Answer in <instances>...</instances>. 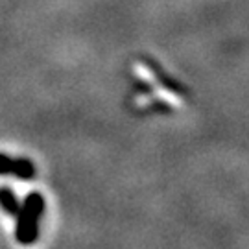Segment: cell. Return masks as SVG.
Wrapping results in <instances>:
<instances>
[{
	"mask_svg": "<svg viewBox=\"0 0 249 249\" xmlns=\"http://www.w3.org/2000/svg\"><path fill=\"white\" fill-rule=\"evenodd\" d=\"M45 213V197L39 192L28 194L17 213L15 236L20 244H34L39 234V218Z\"/></svg>",
	"mask_w": 249,
	"mask_h": 249,
	"instance_id": "obj_1",
	"label": "cell"
},
{
	"mask_svg": "<svg viewBox=\"0 0 249 249\" xmlns=\"http://www.w3.org/2000/svg\"><path fill=\"white\" fill-rule=\"evenodd\" d=\"M0 207L4 209V213H8L9 216H17L20 203L15 197V194L11 192V188L8 187H0Z\"/></svg>",
	"mask_w": 249,
	"mask_h": 249,
	"instance_id": "obj_3",
	"label": "cell"
},
{
	"mask_svg": "<svg viewBox=\"0 0 249 249\" xmlns=\"http://www.w3.org/2000/svg\"><path fill=\"white\" fill-rule=\"evenodd\" d=\"M0 176H15L17 179L30 181L36 176V166L30 159L24 157H8L6 153H0Z\"/></svg>",
	"mask_w": 249,
	"mask_h": 249,
	"instance_id": "obj_2",
	"label": "cell"
}]
</instances>
